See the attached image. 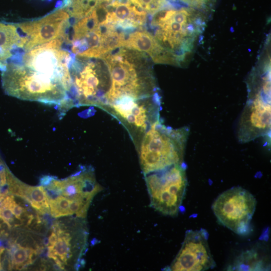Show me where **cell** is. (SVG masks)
I'll return each instance as SVG.
<instances>
[{
    "mask_svg": "<svg viewBox=\"0 0 271 271\" xmlns=\"http://www.w3.org/2000/svg\"><path fill=\"white\" fill-rule=\"evenodd\" d=\"M57 38L17 54L4 65L2 80L6 93L18 98L59 106L66 97L65 79L72 55Z\"/></svg>",
    "mask_w": 271,
    "mask_h": 271,
    "instance_id": "6da1fadb",
    "label": "cell"
},
{
    "mask_svg": "<svg viewBox=\"0 0 271 271\" xmlns=\"http://www.w3.org/2000/svg\"><path fill=\"white\" fill-rule=\"evenodd\" d=\"M144 54L121 47L101 58L107 66L111 82L105 106L122 99H137L158 93L152 67Z\"/></svg>",
    "mask_w": 271,
    "mask_h": 271,
    "instance_id": "7a4b0ae2",
    "label": "cell"
},
{
    "mask_svg": "<svg viewBox=\"0 0 271 271\" xmlns=\"http://www.w3.org/2000/svg\"><path fill=\"white\" fill-rule=\"evenodd\" d=\"M68 73L66 97L60 107L62 112L75 106L105 105L111 82L107 66L101 58L72 54Z\"/></svg>",
    "mask_w": 271,
    "mask_h": 271,
    "instance_id": "3957f363",
    "label": "cell"
},
{
    "mask_svg": "<svg viewBox=\"0 0 271 271\" xmlns=\"http://www.w3.org/2000/svg\"><path fill=\"white\" fill-rule=\"evenodd\" d=\"M104 18L94 9L84 17L69 24L63 35V43L70 46L73 54L89 58H101L121 47L123 32L106 22Z\"/></svg>",
    "mask_w": 271,
    "mask_h": 271,
    "instance_id": "277c9868",
    "label": "cell"
},
{
    "mask_svg": "<svg viewBox=\"0 0 271 271\" xmlns=\"http://www.w3.org/2000/svg\"><path fill=\"white\" fill-rule=\"evenodd\" d=\"M204 14L188 7L163 9L154 15V36L182 60L193 49L205 25Z\"/></svg>",
    "mask_w": 271,
    "mask_h": 271,
    "instance_id": "5b68a950",
    "label": "cell"
},
{
    "mask_svg": "<svg viewBox=\"0 0 271 271\" xmlns=\"http://www.w3.org/2000/svg\"><path fill=\"white\" fill-rule=\"evenodd\" d=\"M189 127L173 128L160 118L153 123L140 142L139 155L144 175L183 163Z\"/></svg>",
    "mask_w": 271,
    "mask_h": 271,
    "instance_id": "8992f818",
    "label": "cell"
},
{
    "mask_svg": "<svg viewBox=\"0 0 271 271\" xmlns=\"http://www.w3.org/2000/svg\"><path fill=\"white\" fill-rule=\"evenodd\" d=\"M260 74L252 75L248 82L247 100L237 125V138L241 143L270 133V71Z\"/></svg>",
    "mask_w": 271,
    "mask_h": 271,
    "instance_id": "52a82bcc",
    "label": "cell"
},
{
    "mask_svg": "<svg viewBox=\"0 0 271 271\" xmlns=\"http://www.w3.org/2000/svg\"><path fill=\"white\" fill-rule=\"evenodd\" d=\"M151 206L165 215L176 216L188 184L183 163L144 175Z\"/></svg>",
    "mask_w": 271,
    "mask_h": 271,
    "instance_id": "ba28073f",
    "label": "cell"
},
{
    "mask_svg": "<svg viewBox=\"0 0 271 271\" xmlns=\"http://www.w3.org/2000/svg\"><path fill=\"white\" fill-rule=\"evenodd\" d=\"M256 205V200L251 193L241 187H234L217 197L212 210L222 225L236 234L245 235L249 231Z\"/></svg>",
    "mask_w": 271,
    "mask_h": 271,
    "instance_id": "9c48e42d",
    "label": "cell"
},
{
    "mask_svg": "<svg viewBox=\"0 0 271 271\" xmlns=\"http://www.w3.org/2000/svg\"><path fill=\"white\" fill-rule=\"evenodd\" d=\"M160 107L161 98L157 93L137 99H122L102 108L120 120L137 144L151 125L160 118Z\"/></svg>",
    "mask_w": 271,
    "mask_h": 271,
    "instance_id": "30bf717a",
    "label": "cell"
},
{
    "mask_svg": "<svg viewBox=\"0 0 271 271\" xmlns=\"http://www.w3.org/2000/svg\"><path fill=\"white\" fill-rule=\"evenodd\" d=\"M208 237L205 229L187 230L179 252L167 270L203 271L214 268L216 263L209 248Z\"/></svg>",
    "mask_w": 271,
    "mask_h": 271,
    "instance_id": "8fae6325",
    "label": "cell"
},
{
    "mask_svg": "<svg viewBox=\"0 0 271 271\" xmlns=\"http://www.w3.org/2000/svg\"><path fill=\"white\" fill-rule=\"evenodd\" d=\"M65 8L33 21L16 24L24 51L59 38L69 23Z\"/></svg>",
    "mask_w": 271,
    "mask_h": 271,
    "instance_id": "7c38bea8",
    "label": "cell"
},
{
    "mask_svg": "<svg viewBox=\"0 0 271 271\" xmlns=\"http://www.w3.org/2000/svg\"><path fill=\"white\" fill-rule=\"evenodd\" d=\"M122 47L148 54L155 63L179 65L181 60L162 46L155 37L146 30L124 33Z\"/></svg>",
    "mask_w": 271,
    "mask_h": 271,
    "instance_id": "4fadbf2b",
    "label": "cell"
},
{
    "mask_svg": "<svg viewBox=\"0 0 271 271\" xmlns=\"http://www.w3.org/2000/svg\"><path fill=\"white\" fill-rule=\"evenodd\" d=\"M147 14L128 0H112L105 5L104 20L126 31L143 26L147 21Z\"/></svg>",
    "mask_w": 271,
    "mask_h": 271,
    "instance_id": "5bb4252c",
    "label": "cell"
},
{
    "mask_svg": "<svg viewBox=\"0 0 271 271\" xmlns=\"http://www.w3.org/2000/svg\"><path fill=\"white\" fill-rule=\"evenodd\" d=\"M23 50L21 37L16 24L0 22V68H3L6 62L18 50Z\"/></svg>",
    "mask_w": 271,
    "mask_h": 271,
    "instance_id": "9a60e30c",
    "label": "cell"
},
{
    "mask_svg": "<svg viewBox=\"0 0 271 271\" xmlns=\"http://www.w3.org/2000/svg\"><path fill=\"white\" fill-rule=\"evenodd\" d=\"M19 188L16 196L26 200L40 212L50 211L49 199L43 186H31L21 182Z\"/></svg>",
    "mask_w": 271,
    "mask_h": 271,
    "instance_id": "2e32d148",
    "label": "cell"
},
{
    "mask_svg": "<svg viewBox=\"0 0 271 271\" xmlns=\"http://www.w3.org/2000/svg\"><path fill=\"white\" fill-rule=\"evenodd\" d=\"M232 270H260L268 268L264 257L260 256L256 249H251L240 254L233 263Z\"/></svg>",
    "mask_w": 271,
    "mask_h": 271,
    "instance_id": "e0dca14e",
    "label": "cell"
},
{
    "mask_svg": "<svg viewBox=\"0 0 271 271\" xmlns=\"http://www.w3.org/2000/svg\"><path fill=\"white\" fill-rule=\"evenodd\" d=\"M112 0H70L66 10L70 20L77 21L89 14L98 6L107 5Z\"/></svg>",
    "mask_w": 271,
    "mask_h": 271,
    "instance_id": "ac0fdd59",
    "label": "cell"
},
{
    "mask_svg": "<svg viewBox=\"0 0 271 271\" xmlns=\"http://www.w3.org/2000/svg\"><path fill=\"white\" fill-rule=\"evenodd\" d=\"M36 251L33 248L24 247L19 244H12L9 250L11 259V268L21 269L33 263Z\"/></svg>",
    "mask_w": 271,
    "mask_h": 271,
    "instance_id": "d6986e66",
    "label": "cell"
},
{
    "mask_svg": "<svg viewBox=\"0 0 271 271\" xmlns=\"http://www.w3.org/2000/svg\"><path fill=\"white\" fill-rule=\"evenodd\" d=\"M71 239L70 234L63 231L58 236L57 241L53 246H48V253L58 256L64 264H66L67 260L73 255Z\"/></svg>",
    "mask_w": 271,
    "mask_h": 271,
    "instance_id": "ffe728a7",
    "label": "cell"
},
{
    "mask_svg": "<svg viewBox=\"0 0 271 271\" xmlns=\"http://www.w3.org/2000/svg\"><path fill=\"white\" fill-rule=\"evenodd\" d=\"M71 201L67 198L59 195L49 199L50 213L54 217L69 216V207Z\"/></svg>",
    "mask_w": 271,
    "mask_h": 271,
    "instance_id": "44dd1931",
    "label": "cell"
},
{
    "mask_svg": "<svg viewBox=\"0 0 271 271\" xmlns=\"http://www.w3.org/2000/svg\"><path fill=\"white\" fill-rule=\"evenodd\" d=\"M128 1L136 7L153 15L158 11L166 8L168 4L166 0Z\"/></svg>",
    "mask_w": 271,
    "mask_h": 271,
    "instance_id": "7402d4cb",
    "label": "cell"
},
{
    "mask_svg": "<svg viewBox=\"0 0 271 271\" xmlns=\"http://www.w3.org/2000/svg\"><path fill=\"white\" fill-rule=\"evenodd\" d=\"M188 8L199 11L203 14L211 10L216 0H179Z\"/></svg>",
    "mask_w": 271,
    "mask_h": 271,
    "instance_id": "603a6c76",
    "label": "cell"
},
{
    "mask_svg": "<svg viewBox=\"0 0 271 271\" xmlns=\"http://www.w3.org/2000/svg\"><path fill=\"white\" fill-rule=\"evenodd\" d=\"M14 216L9 207L2 201L0 203V219L10 227L14 220Z\"/></svg>",
    "mask_w": 271,
    "mask_h": 271,
    "instance_id": "cb8c5ba5",
    "label": "cell"
},
{
    "mask_svg": "<svg viewBox=\"0 0 271 271\" xmlns=\"http://www.w3.org/2000/svg\"><path fill=\"white\" fill-rule=\"evenodd\" d=\"M54 177L45 176L42 177L40 180V184L43 187H46L50 184Z\"/></svg>",
    "mask_w": 271,
    "mask_h": 271,
    "instance_id": "d4e9b609",
    "label": "cell"
},
{
    "mask_svg": "<svg viewBox=\"0 0 271 271\" xmlns=\"http://www.w3.org/2000/svg\"><path fill=\"white\" fill-rule=\"evenodd\" d=\"M57 239V235L54 232H52L48 239V246H53L56 243Z\"/></svg>",
    "mask_w": 271,
    "mask_h": 271,
    "instance_id": "484cf974",
    "label": "cell"
},
{
    "mask_svg": "<svg viewBox=\"0 0 271 271\" xmlns=\"http://www.w3.org/2000/svg\"><path fill=\"white\" fill-rule=\"evenodd\" d=\"M173 1H176V0H173Z\"/></svg>",
    "mask_w": 271,
    "mask_h": 271,
    "instance_id": "4316f807",
    "label": "cell"
}]
</instances>
